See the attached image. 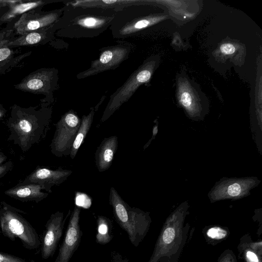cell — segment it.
<instances>
[{
  "mask_svg": "<svg viewBox=\"0 0 262 262\" xmlns=\"http://www.w3.org/2000/svg\"><path fill=\"white\" fill-rule=\"evenodd\" d=\"M52 108L42 103L40 106L23 107L14 104L7 122L8 140L27 152L43 140L50 128Z\"/></svg>",
  "mask_w": 262,
  "mask_h": 262,
  "instance_id": "1",
  "label": "cell"
},
{
  "mask_svg": "<svg viewBox=\"0 0 262 262\" xmlns=\"http://www.w3.org/2000/svg\"><path fill=\"white\" fill-rule=\"evenodd\" d=\"M116 13L100 8L74 6L66 1L61 16L52 27L61 37H95L110 27Z\"/></svg>",
  "mask_w": 262,
  "mask_h": 262,
  "instance_id": "2",
  "label": "cell"
},
{
  "mask_svg": "<svg viewBox=\"0 0 262 262\" xmlns=\"http://www.w3.org/2000/svg\"><path fill=\"white\" fill-rule=\"evenodd\" d=\"M108 200L117 223L126 231L131 243L137 247L149 225L148 213L129 206L113 187L110 188Z\"/></svg>",
  "mask_w": 262,
  "mask_h": 262,
  "instance_id": "3",
  "label": "cell"
},
{
  "mask_svg": "<svg viewBox=\"0 0 262 262\" xmlns=\"http://www.w3.org/2000/svg\"><path fill=\"white\" fill-rule=\"evenodd\" d=\"M1 217L0 228L3 235L14 242L18 238L24 248L35 250L41 245L35 229L23 216L25 213L5 201L1 202Z\"/></svg>",
  "mask_w": 262,
  "mask_h": 262,
  "instance_id": "4",
  "label": "cell"
},
{
  "mask_svg": "<svg viewBox=\"0 0 262 262\" xmlns=\"http://www.w3.org/2000/svg\"><path fill=\"white\" fill-rule=\"evenodd\" d=\"M156 63L148 59L129 76L125 82L110 97V99L100 121H106L122 105L127 102L140 86L148 82L151 77Z\"/></svg>",
  "mask_w": 262,
  "mask_h": 262,
  "instance_id": "5",
  "label": "cell"
},
{
  "mask_svg": "<svg viewBox=\"0 0 262 262\" xmlns=\"http://www.w3.org/2000/svg\"><path fill=\"white\" fill-rule=\"evenodd\" d=\"M58 71L55 68L37 69L14 85L18 90L43 95L42 103L49 105L53 101L54 92L58 87Z\"/></svg>",
  "mask_w": 262,
  "mask_h": 262,
  "instance_id": "6",
  "label": "cell"
},
{
  "mask_svg": "<svg viewBox=\"0 0 262 262\" xmlns=\"http://www.w3.org/2000/svg\"><path fill=\"white\" fill-rule=\"evenodd\" d=\"M133 50V45L123 41H119L118 45L101 48L98 58L91 61L89 68L78 73L77 78L84 79L116 69L129 58Z\"/></svg>",
  "mask_w": 262,
  "mask_h": 262,
  "instance_id": "7",
  "label": "cell"
},
{
  "mask_svg": "<svg viewBox=\"0 0 262 262\" xmlns=\"http://www.w3.org/2000/svg\"><path fill=\"white\" fill-rule=\"evenodd\" d=\"M81 121V119L73 110L61 116L55 124V130L50 146L53 155L58 158L70 155Z\"/></svg>",
  "mask_w": 262,
  "mask_h": 262,
  "instance_id": "8",
  "label": "cell"
},
{
  "mask_svg": "<svg viewBox=\"0 0 262 262\" xmlns=\"http://www.w3.org/2000/svg\"><path fill=\"white\" fill-rule=\"evenodd\" d=\"M260 180L257 177H224L216 182L208 193L211 202L222 200H237L250 194Z\"/></svg>",
  "mask_w": 262,
  "mask_h": 262,
  "instance_id": "9",
  "label": "cell"
},
{
  "mask_svg": "<svg viewBox=\"0 0 262 262\" xmlns=\"http://www.w3.org/2000/svg\"><path fill=\"white\" fill-rule=\"evenodd\" d=\"M41 8H37L23 14L14 23L13 32L19 36L49 27L58 20L63 11V7L48 11H41Z\"/></svg>",
  "mask_w": 262,
  "mask_h": 262,
  "instance_id": "10",
  "label": "cell"
},
{
  "mask_svg": "<svg viewBox=\"0 0 262 262\" xmlns=\"http://www.w3.org/2000/svg\"><path fill=\"white\" fill-rule=\"evenodd\" d=\"M63 212L56 211L50 216L45 225L41 242V256L44 259L52 257L55 253L58 244L62 237L67 218Z\"/></svg>",
  "mask_w": 262,
  "mask_h": 262,
  "instance_id": "11",
  "label": "cell"
},
{
  "mask_svg": "<svg viewBox=\"0 0 262 262\" xmlns=\"http://www.w3.org/2000/svg\"><path fill=\"white\" fill-rule=\"evenodd\" d=\"M81 209L75 206L71 213L68 225L54 262H69L80 243L82 232L79 220Z\"/></svg>",
  "mask_w": 262,
  "mask_h": 262,
  "instance_id": "12",
  "label": "cell"
},
{
  "mask_svg": "<svg viewBox=\"0 0 262 262\" xmlns=\"http://www.w3.org/2000/svg\"><path fill=\"white\" fill-rule=\"evenodd\" d=\"M73 173L71 170L59 167L52 169L38 167L18 184H37L42 185L44 190L52 192V188L64 182Z\"/></svg>",
  "mask_w": 262,
  "mask_h": 262,
  "instance_id": "13",
  "label": "cell"
},
{
  "mask_svg": "<svg viewBox=\"0 0 262 262\" xmlns=\"http://www.w3.org/2000/svg\"><path fill=\"white\" fill-rule=\"evenodd\" d=\"M42 185L37 184H18L16 186L6 190L5 194L14 199L24 202L38 203L46 199L49 194L43 192Z\"/></svg>",
  "mask_w": 262,
  "mask_h": 262,
  "instance_id": "14",
  "label": "cell"
},
{
  "mask_svg": "<svg viewBox=\"0 0 262 262\" xmlns=\"http://www.w3.org/2000/svg\"><path fill=\"white\" fill-rule=\"evenodd\" d=\"M52 26L14 37L8 41V46L10 48H14L46 44L55 38V33Z\"/></svg>",
  "mask_w": 262,
  "mask_h": 262,
  "instance_id": "15",
  "label": "cell"
},
{
  "mask_svg": "<svg viewBox=\"0 0 262 262\" xmlns=\"http://www.w3.org/2000/svg\"><path fill=\"white\" fill-rule=\"evenodd\" d=\"M118 146V137L104 138L95 153L96 167L99 172H103L111 166Z\"/></svg>",
  "mask_w": 262,
  "mask_h": 262,
  "instance_id": "16",
  "label": "cell"
},
{
  "mask_svg": "<svg viewBox=\"0 0 262 262\" xmlns=\"http://www.w3.org/2000/svg\"><path fill=\"white\" fill-rule=\"evenodd\" d=\"M13 30L5 38L0 40V75L5 74L15 67L23 59L29 56L31 52L18 54L16 50L8 46V41L14 38Z\"/></svg>",
  "mask_w": 262,
  "mask_h": 262,
  "instance_id": "17",
  "label": "cell"
},
{
  "mask_svg": "<svg viewBox=\"0 0 262 262\" xmlns=\"http://www.w3.org/2000/svg\"><path fill=\"white\" fill-rule=\"evenodd\" d=\"M105 98V95L102 96L99 102L95 106L90 108L89 113L86 115H84L82 116L81 124L73 143L70 154V157L72 159H74L81 145L83 143L92 126L95 113L97 111Z\"/></svg>",
  "mask_w": 262,
  "mask_h": 262,
  "instance_id": "18",
  "label": "cell"
},
{
  "mask_svg": "<svg viewBox=\"0 0 262 262\" xmlns=\"http://www.w3.org/2000/svg\"><path fill=\"white\" fill-rule=\"evenodd\" d=\"M140 0H76L66 2L74 6L97 7L119 11L124 7L139 3Z\"/></svg>",
  "mask_w": 262,
  "mask_h": 262,
  "instance_id": "19",
  "label": "cell"
},
{
  "mask_svg": "<svg viewBox=\"0 0 262 262\" xmlns=\"http://www.w3.org/2000/svg\"><path fill=\"white\" fill-rule=\"evenodd\" d=\"M20 1L12 4L9 7L8 10L0 16V26L3 23L11 21L16 16H20L23 14L31 10L42 7L43 6L48 3L54 2L38 1L35 2H30L25 3H18Z\"/></svg>",
  "mask_w": 262,
  "mask_h": 262,
  "instance_id": "20",
  "label": "cell"
},
{
  "mask_svg": "<svg viewBox=\"0 0 262 262\" xmlns=\"http://www.w3.org/2000/svg\"><path fill=\"white\" fill-rule=\"evenodd\" d=\"M97 233L96 241L97 243L104 245L112 239V225L110 219L102 215H98L97 218Z\"/></svg>",
  "mask_w": 262,
  "mask_h": 262,
  "instance_id": "21",
  "label": "cell"
},
{
  "mask_svg": "<svg viewBox=\"0 0 262 262\" xmlns=\"http://www.w3.org/2000/svg\"><path fill=\"white\" fill-rule=\"evenodd\" d=\"M227 233L226 230L218 227L211 228L207 232V234L209 237L218 239L225 237Z\"/></svg>",
  "mask_w": 262,
  "mask_h": 262,
  "instance_id": "22",
  "label": "cell"
},
{
  "mask_svg": "<svg viewBox=\"0 0 262 262\" xmlns=\"http://www.w3.org/2000/svg\"><path fill=\"white\" fill-rule=\"evenodd\" d=\"M0 262H27L21 257L0 251Z\"/></svg>",
  "mask_w": 262,
  "mask_h": 262,
  "instance_id": "23",
  "label": "cell"
},
{
  "mask_svg": "<svg viewBox=\"0 0 262 262\" xmlns=\"http://www.w3.org/2000/svg\"><path fill=\"white\" fill-rule=\"evenodd\" d=\"M75 204L76 206L79 207L82 206L83 207L88 208V201L89 200V196L86 194L82 193L81 192H75Z\"/></svg>",
  "mask_w": 262,
  "mask_h": 262,
  "instance_id": "24",
  "label": "cell"
},
{
  "mask_svg": "<svg viewBox=\"0 0 262 262\" xmlns=\"http://www.w3.org/2000/svg\"><path fill=\"white\" fill-rule=\"evenodd\" d=\"M175 235L176 233L173 228L171 227L166 228L162 235L163 242L167 244L171 243L173 241Z\"/></svg>",
  "mask_w": 262,
  "mask_h": 262,
  "instance_id": "25",
  "label": "cell"
},
{
  "mask_svg": "<svg viewBox=\"0 0 262 262\" xmlns=\"http://www.w3.org/2000/svg\"><path fill=\"white\" fill-rule=\"evenodd\" d=\"M13 167V163L11 161L4 162L0 165V179L10 171Z\"/></svg>",
  "mask_w": 262,
  "mask_h": 262,
  "instance_id": "26",
  "label": "cell"
},
{
  "mask_svg": "<svg viewBox=\"0 0 262 262\" xmlns=\"http://www.w3.org/2000/svg\"><path fill=\"white\" fill-rule=\"evenodd\" d=\"M220 50L223 54L230 55L235 52V48L234 46L231 43H224L221 45Z\"/></svg>",
  "mask_w": 262,
  "mask_h": 262,
  "instance_id": "27",
  "label": "cell"
},
{
  "mask_svg": "<svg viewBox=\"0 0 262 262\" xmlns=\"http://www.w3.org/2000/svg\"><path fill=\"white\" fill-rule=\"evenodd\" d=\"M155 124L154 125V126L153 127V128H152V136L151 137V138L148 140V141L144 145V147H143V150H145L151 143V142L152 140H153L157 134V133H158V121L156 120H155Z\"/></svg>",
  "mask_w": 262,
  "mask_h": 262,
  "instance_id": "28",
  "label": "cell"
},
{
  "mask_svg": "<svg viewBox=\"0 0 262 262\" xmlns=\"http://www.w3.org/2000/svg\"><path fill=\"white\" fill-rule=\"evenodd\" d=\"M247 258L252 262H258L259 260L257 255L250 251H247L246 253Z\"/></svg>",
  "mask_w": 262,
  "mask_h": 262,
  "instance_id": "29",
  "label": "cell"
},
{
  "mask_svg": "<svg viewBox=\"0 0 262 262\" xmlns=\"http://www.w3.org/2000/svg\"><path fill=\"white\" fill-rule=\"evenodd\" d=\"M17 1H0V9L7 7L9 8L12 4L17 2Z\"/></svg>",
  "mask_w": 262,
  "mask_h": 262,
  "instance_id": "30",
  "label": "cell"
},
{
  "mask_svg": "<svg viewBox=\"0 0 262 262\" xmlns=\"http://www.w3.org/2000/svg\"><path fill=\"white\" fill-rule=\"evenodd\" d=\"M13 31L12 29L1 30L0 29V40L5 38L8 34Z\"/></svg>",
  "mask_w": 262,
  "mask_h": 262,
  "instance_id": "31",
  "label": "cell"
},
{
  "mask_svg": "<svg viewBox=\"0 0 262 262\" xmlns=\"http://www.w3.org/2000/svg\"><path fill=\"white\" fill-rule=\"evenodd\" d=\"M7 110L6 108L0 104V119L4 118L6 116Z\"/></svg>",
  "mask_w": 262,
  "mask_h": 262,
  "instance_id": "32",
  "label": "cell"
},
{
  "mask_svg": "<svg viewBox=\"0 0 262 262\" xmlns=\"http://www.w3.org/2000/svg\"><path fill=\"white\" fill-rule=\"evenodd\" d=\"M7 159L6 155L0 149V165L4 163Z\"/></svg>",
  "mask_w": 262,
  "mask_h": 262,
  "instance_id": "33",
  "label": "cell"
},
{
  "mask_svg": "<svg viewBox=\"0 0 262 262\" xmlns=\"http://www.w3.org/2000/svg\"><path fill=\"white\" fill-rule=\"evenodd\" d=\"M1 208L0 207V225H1Z\"/></svg>",
  "mask_w": 262,
  "mask_h": 262,
  "instance_id": "34",
  "label": "cell"
}]
</instances>
